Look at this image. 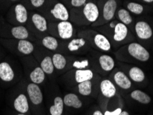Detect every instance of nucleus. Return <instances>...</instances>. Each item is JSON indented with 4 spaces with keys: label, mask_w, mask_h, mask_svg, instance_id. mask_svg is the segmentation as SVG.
<instances>
[{
    "label": "nucleus",
    "mask_w": 153,
    "mask_h": 115,
    "mask_svg": "<svg viewBox=\"0 0 153 115\" xmlns=\"http://www.w3.org/2000/svg\"><path fill=\"white\" fill-rule=\"evenodd\" d=\"M10 2H17L18 1V0H9Z\"/></svg>",
    "instance_id": "obj_38"
},
{
    "label": "nucleus",
    "mask_w": 153,
    "mask_h": 115,
    "mask_svg": "<svg viewBox=\"0 0 153 115\" xmlns=\"http://www.w3.org/2000/svg\"><path fill=\"white\" fill-rule=\"evenodd\" d=\"M35 45V50L33 55L39 63L40 67L44 70L46 75H52L55 71V67L52 59L51 51L44 48L39 45L36 44Z\"/></svg>",
    "instance_id": "obj_7"
},
{
    "label": "nucleus",
    "mask_w": 153,
    "mask_h": 115,
    "mask_svg": "<svg viewBox=\"0 0 153 115\" xmlns=\"http://www.w3.org/2000/svg\"><path fill=\"white\" fill-rule=\"evenodd\" d=\"M26 92L29 104L30 106L31 105L33 113L35 115H39V108L44 101V94L39 85L32 82L28 83L26 85Z\"/></svg>",
    "instance_id": "obj_8"
},
{
    "label": "nucleus",
    "mask_w": 153,
    "mask_h": 115,
    "mask_svg": "<svg viewBox=\"0 0 153 115\" xmlns=\"http://www.w3.org/2000/svg\"><path fill=\"white\" fill-rule=\"evenodd\" d=\"M39 11L47 20L51 21H68L70 18V13L66 6L56 0H46Z\"/></svg>",
    "instance_id": "obj_1"
},
{
    "label": "nucleus",
    "mask_w": 153,
    "mask_h": 115,
    "mask_svg": "<svg viewBox=\"0 0 153 115\" xmlns=\"http://www.w3.org/2000/svg\"><path fill=\"white\" fill-rule=\"evenodd\" d=\"M25 26L36 40L49 35L48 20L40 13L34 11L29 13L28 20Z\"/></svg>",
    "instance_id": "obj_3"
},
{
    "label": "nucleus",
    "mask_w": 153,
    "mask_h": 115,
    "mask_svg": "<svg viewBox=\"0 0 153 115\" xmlns=\"http://www.w3.org/2000/svg\"><path fill=\"white\" fill-rule=\"evenodd\" d=\"M117 7V3L115 0H107L102 9V20L109 22L114 17Z\"/></svg>",
    "instance_id": "obj_16"
},
{
    "label": "nucleus",
    "mask_w": 153,
    "mask_h": 115,
    "mask_svg": "<svg viewBox=\"0 0 153 115\" xmlns=\"http://www.w3.org/2000/svg\"><path fill=\"white\" fill-rule=\"evenodd\" d=\"M80 12L79 19L78 23L94 24L97 21L100 17V10L97 5L93 2H88L82 6Z\"/></svg>",
    "instance_id": "obj_11"
},
{
    "label": "nucleus",
    "mask_w": 153,
    "mask_h": 115,
    "mask_svg": "<svg viewBox=\"0 0 153 115\" xmlns=\"http://www.w3.org/2000/svg\"><path fill=\"white\" fill-rule=\"evenodd\" d=\"M6 46L18 59L33 55L35 50V43L28 39H10L6 41Z\"/></svg>",
    "instance_id": "obj_5"
},
{
    "label": "nucleus",
    "mask_w": 153,
    "mask_h": 115,
    "mask_svg": "<svg viewBox=\"0 0 153 115\" xmlns=\"http://www.w3.org/2000/svg\"><path fill=\"white\" fill-rule=\"evenodd\" d=\"M127 8L128 10L135 15H140L143 11V6L136 2H130L129 4H128Z\"/></svg>",
    "instance_id": "obj_32"
},
{
    "label": "nucleus",
    "mask_w": 153,
    "mask_h": 115,
    "mask_svg": "<svg viewBox=\"0 0 153 115\" xmlns=\"http://www.w3.org/2000/svg\"><path fill=\"white\" fill-rule=\"evenodd\" d=\"M128 29L126 25L122 23H118L114 26L113 39L116 42H121L126 38Z\"/></svg>",
    "instance_id": "obj_21"
},
{
    "label": "nucleus",
    "mask_w": 153,
    "mask_h": 115,
    "mask_svg": "<svg viewBox=\"0 0 153 115\" xmlns=\"http://www.w3.org/2000/svg\"><path fill=\"white\" fill-rule=\"evenodd\" d=\"M118 17L121 23L125 25H129L132 22L131 15L129 12L124 8H121L118 11Z\"/></svg>",
    "instance_id": "obj_31"
},
{
    "label": "nucleus",
    "mask_w": 153,
    "mask_h": 115,
    "mask_svg": "<svg viewBox=\"0 0 153 115\" xmlns=\"http://www.w3.org/2000/svg\"><path fill=\"white\" fill-rule=\"evenodd\" d=\"M46 2V0H22V4L26 6L27 9L30 10H39Z\"/></svg>",
    "instance_id": "obj_30"
},
{
    "label": "nucleus",
    "mask_w": 153,
    "mask_h": 115,
    "mask_svg": "<svg viewBox=\"0 0 153 115\" xmlns=\"http://www.w3.org/2000/svg\"><path fill=\"white\" fill-rule=\"evenodd\" d=\"M9 21L14 26H25L28 20L29 13L23 4L17 3L11 8Z\"/></svg>",
    "instance_id": "obj_10"
},
{
    "label": "nucleus",
    "mask_w": 153,
    "mask_h": 115,
    "mask_svg": "<svg viewBox=\"0 0 153 115\" xmlns=\"http://www.w3.org/2000/svg\"><path fill=\"white\" fill-rule=\"evenodd\" d=\"M114 79L117 84L122 89H129L131 87L132 83L128 76L121 71H118L114 74Z\"/></svg>",
    "instance_id": "obj_24"
},
{
    "label": "nucleus",
    "mask_w": 153,
    "mask_h": 115,
    "mask_svg": "<svg viewBox=\"0 0 153 115\" xmlns=\"http://www.w3.org/2000/svg\"><path fill=\"white\" fill-rule=\"evenodd\" d=\"M93 76V71L91 69L76 70L75 72V80L78 83L85 82V81L92 80Z\"/></svg>",
    "instance_id": "obj_22"
},
{
    "label": "nucleus",
    "mask_w": 153,
    "mask_h": 115,
    "mask_svg": "<svg viewBox=\"0 0 153 115\" xmlns=\"http://www.w3.org/2000/svg\"><path fill=\"white\" fill-rule=\"evenodd\" d=\"M23 72L28 76L30 82L40 85L46 79V74L33 55L19 59Z\"/></svg>",
    "instance_id": "obj_2"
},
{
    "label": "nucleus",
    "mask_w": 153,
    "mask_h": 115,
    "mask_svg": "<svg viewBox=\"0 0 153 115\" xmlns=\"http://www.w3.org/2000/svg\"><path fill=\"white\" fill-rule=\"evenodd\" d=\"M48 33L63 40L71 39L74 34L73 25L68 21L51 22L48 23Z\"/></svg>",
    "instance_id": "obj_6"
},
{
    "label": "nucleus",
    "mask_w": 153,
    "mask_h": 115,
    "mask_svg": "<svg viewBox=\"0 0 153 115\" xmlns=\"http://www.w3.org/2000/svg\"><path fill=\"white\" fill-rule=\"evenodd\" d=\"M143 1L146 2V3H152L153 1V0H143Z\"/></svg>",
    "instance_id": "obj_37"
},
{
    "label": "nucleus",
    "mask_w": 153,
    "mask_h": 115,
    "mask_svg": "<svg viewBox=\"0 0 153 115\" xmlns=\"http://www.w3.org/2000/svg\"><path fill=\"white\" fill-rule=\"evenodd\" d=\"M23 68L19 59L16 60L4 61L0 62V79L6 83L14 81L17 82L22 77Z\"/></svg>",
    "instance_id": "obj_4"
},
{
    "label": "nucleus",
    "mask_w": 153,
    "mask_h": 115,
    "mask_svg": "<svg viewBox=\"0 0 153 115\" xmlns=\"http://www.w3.org/2000/svg\"><path fill=\"white\" fill-rule=\"evenodd\" d=\"M52 54V59L55 69L57 70H63L66 68L68 64L67 57L62 53H54Z\"/></svg>",
    "instance_id": "obj_19"
},
{
    "label": "nucleus",
    "mask_w": 153,
    "mask_h": 115,
    "mask_svg": "<svg viewBox=\"0 0 153 115\" xmlns=\"http://www.w3.org/2000/svg\"><path fill=\"white\" fill-rule=\"evenodd\" d=\"M130 96L134 100L139 101V103H143V104H148L151 101L150 96H148L145 92L139 91V90L132 91V93L130 94Z\"/></svg>",
    "instance_id": "obj_26"
},
{
    "label": "nucleus",
    "mask_w": 153,
    "mask_h": 115,
    "mask_svg": "<svg viewBox=\"0 0 153 115\" xmlns=\"http://www.w3.org/2000/svg\"><path fill=\"white\" fill-rule=\"evenodd\" d=\"M14 109L19 113L26 114L30 110V104L28 98V95L21 92L15 97L13 101Z\"/></svg>",
    "instance_id": "obj_15"
},
{
    "label": "nucleus",
    "mask_w": 153,
    "mask_h": 115,
    "mask_svg": "<svg viewBox=\"0 0 153 115\" xmlns=\"http://www.w3.org/2000/svg\"><path fill=\"white\" fill-rule=\"evenodd\" d=\"M16 115H27L26 114H22V113H19V114H16Z\"/></svg>",
    "instance_id": "obj_39"
},
{
    "label": "nucleus",
    "mask_w": 153,
    "mask_h": 115,
    "mask_svg": "<svg viewBox=\"0 0 153 115\" xmlns=\"http://www.w3.org/2000/svg\"><path fill=\"white\" fill-rule=\"evenodd\" d=\"M87 0H70V4L72 7L78 8L82 7L86 4Z\"/></svg>",
    "instance_id": "obj_33"
},
{
    "label": "nucleus",
    "mask_w": 153,
    "mask_h": 115,
    "mask_svg": "<svg viewBox=\"0 0 153 115\" xmlns=\"http://www.w3.org/2000/svg\"><path fill=\"white\" fill-rule=\"evenodd\" d=\"M119 115H130L129 114V113H128V112H126V111H122L120 113V114Z\"/></svg>",
    "instance_id": "obj_36"
},
{
    "label": "nucleus",
    "mask_w": 153,
    "mask_h": 115,
    "mask_svg": "<svg viewBox=\"0 0 153 115\" xmlns=\"http://www.w3.org/2000/svg\"><path fill=\"white\" fill-rule=\"evenodd\" d=\"M135 32L139 39H148L152 37V30L147 22L140 21L135 24Z\"/></svg>",
    "instance_id": "obj_17"
},
{
    "label": "nucleus",
    "mask_w": 153,
    "mask_h": 115,
    "mask_svg": "<svg viewBox=\"0 0 153 115\" xmlns=\"http://www.w3.org/2000/svg\"><path fill=\"white\" fill-rule=\"evenodd\" d=\"M70 65H71V68L76 70L89 69L90 66H91V62L87 58H83L81 59H76L73 60V62L70 63Z\"/></svg>",
    "instance_id": "obj_28"
},
{
    "label": "nucleus",
    "mask_w": 153,
    "mask_h": 115,
    "mask_svg": "<svg viewBox=\"0 0 153 115\" xmlns=\"http://www.w3.org/2000/svg\"><path fill=\"white\" fill-rule=\"evenodd\" d=\"M129 76L132 80L135 82H141L144 80L145 74L138 67H132L129 71Z\"/></svg>",
    "instance_id": "obj_29"
},
{
    "label": "nucleus",
    "mask_w": 153,
    "mask_h": 115,
    "mask_svg": "<svg viewBox=\"0 0 153 115\" xmlns=\"http://www.w3.org/2000/svg\"><path fill=\"white\" fill-rule=\"evenodd\" d=\"M78 92L82 96L91 95L93 91V83L91 80L79 83L77 85Z\"/></svg>",
    "instance_id": "obj_27"
},
{
    "label": "nucleus",
    "mask_w": 153,
    "mask_h": 115,
    "mask_svg": "<svg viewBox=\"0 0 153 115\" xmlns=\"http://www.w3.org/2000/svg\"><path fill=\"white\" fill-rule=\"evenodd\" d=\"M121 112H122V110H121V108H117V109H116L112 112H110L106 110L104 112V115H119Z\"/></svg>",
    "instance_id": "obj_34"
},
{
    "label": "nucleus",
    "mask_w": 153,
    "mask_h": 115,
    "mask_svg": "<svg viewBox=\"0 0 153 115\" xmlns=\"http://www.w3.org/2000/svg\"><path fill=\"white\" fill-rule=\"evenodd\" d=\"M128 50L132 57L141 62H146L150 58L148 51L138 43L130 44L128 46Z\"/></svg>",
    "instance_id": "obj_12"
},
{
    "label": "nucleus",
    "mask_w": 153,
    "mask_h": 115,
    "mask_svg": "<svg viewBox=\"0 0 153 115\" xmlns=\"http://www.w3.org/2000/svg\"><path fill=\"white\" fill-rule=\"evenodd\" d=\"M36 44L39 45L40 46L48 50L49 51L55 52L59 48V42L57 38L51 35L44 36L40 39H38L35 42Z\"/></svg>",
    "instance_id": "obj_14"
},
{
    "label": "nucleus",
    "mask_w": 153,
    "mask_h": 115,
    "mask_svg": "<svg viewBox=\"0 0 153 115\" xmlns=\"http://www.w3.org/2000/svg\"><path fill=\"white\" fill-rule=\"evenodd\" d=\"M64 100L61 96H56L53 99V104L51 105L49 112L51 115H62L64 111Z\"/></svg>",
    "instance_id": "obj_25"
},
{
    "label": "nucleus",
    "mask_w": 153,
    "mask_h": 115,
    "mask_svg": "<svg viewBox=\"0 0 153 115\" xmlns=\"http://www.w3.org/2000/svg\"><path fill=\"white\" fill-rule=\"evenodd\" d=\"M100 91L103 96L107 98H112L116 94V88L108 79L103 80L100 83Z\"/></svg>",
    "instance_id": "obj_18"
},
{
    "label": "nucleus",
    "mask_w": 153,
    "mask_h": 115,
    "mask_svg": "<svg viewBox=\"0 0 153 115\" xmlns=\"http://www.w3.org/2000/svg\"><path fill=\"white\" fill-rule=\"evenodd\" d=\"M98 63L101 68L105 72H109L114 68V61L110 55H102L100 56Z\"/></svg>",
    "instance_id": "obj_23"
},
{
    "label": "nucleus",
    "mask_w": 153,
    "mask_h": 115,
    "mask_svg": "<svg viewBox=\"0 0 153 115\" xmlns=\"http://www.w3.org/2000/svg\"><path fill=\"white\" fill-rule=\"evenodd\" d=\"M79 36L84 38L87 42H90L95 48L103 51H109L111 50V44L105 35L93 31L85 30L79 33Z\"/></svg>",
    "instance_id": "obj_9"
},
{
    "label": "nucleus",
    "mask_w": 153,
    "mask_h": 115,
    "mask_svg": "<svg viewBox=\"0 0 153 115\" xmlns=\"http://www.w3.org/2000/svg\"><path fill=\"white\" fill-rule=\"evenodd\" d=\"M93 115H103V114L102 112L100 111V110H95V111L93 112Z\"/></svg>",
    "instance_id": "obj_35"
},
{
    "label": "nucleus",
    "mask_w": 153,
    "mask_h": 115,
    "mask_svg": "<svg viewBox=\"0 0 153 115\" xmlns=\"http://www.w3.org/2000/svg\"><path fill=\"white\" fill-rule=\"evenodd\" d=\"M64 105L68 107H73L76 109H79L82 107L83 103L79 96L74 93H68L63 98Z\"/></svg>",
    "instance_id": "obj_20"
},
{
    "label": "nucleus",
    "mask_w": 153,
    "mask_h": 115,
    "mask_svg": "<svg viewBox=\"0 0 153 115\" xmlns=\"http://www.w3.org/2000/svg\"><path fill=\"white\" fill-rule=\"evenodd\" d=\"M88 48V42L83 37H79L73 39L67 43L64 48L70 53L78 54L82 53Z\"/></svg>",
    "instance_id": "obj_13"
}]
</instances>
